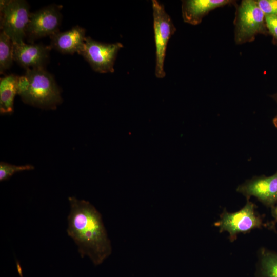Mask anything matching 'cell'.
Returning a JSON list of instances; mask_svg holds the SVG:
<instances>
[{
    "label": "cell",
    "instance_id": "1",
    "mask_svg": "<svg viewBox=\"0 0 277 277\" xmlns=\"http://www.w3.org/2000/svg\"><path fill=\"white\" fill-rule=\"evenodd\" d=\"M70 212L68 216L67 233L78 246L82 258L88 256L98 265L112 252L100 213L89 202L69 197Z\"/></svg>",
    "mask_w": 277,
    "mask_h": 277
},
{
    "label": "cell",
    "instance_id": "2",
    "mask_svg": "<svg viewBox=\"0 0 277 277\" xmlns=\"http://www.w3.org/2000/svg\"><path fill=\"white\" fill-rule=\"evenodd\" d=\"M17 94L25 103L43 109H55L62 101L54 77L45 68L27 69L19 76Z\"/></svg>",
    "mask_w": 277,
    "mask_h": 277
},
{
    "label": "cell",
    "instance_id": "3",
    "mask_svg": "<svg viewBox=\"0 0 277 277\" xmlns=\"http://www.w3.org/2000/svg\"><path fill=\"white\" fill-rule=\"evenodd\" d=\"M235 8L234 38L236 44L252 42L259 34L269 35L265 14L256 0H243Z\"/></svg>",
    "mask_w": 277,
    "mask_h": 277
},
{
    "label": "cell",
    "instance_id": "4",
    "mask_svg": "<svg viewBox=\"0 0 277 277\" xmlns=\"http://www.w3.org/2000/svg\"><path fill=\"white\" fill-rule=\"evenodd\" d=\"M256 208L250 200H247L245 205L237 211L229 212L224 208L214 226L218 228L220 233L227 232L230 241L233 242L241 233L246 234L266 226Z\"/></svg>",
    "mask_w": 277,
    "mask_h": 277
},
{
    "label": "cell",
    "instance_id": "5",
    "mask_svg": "<svg viewBox=\"0 0 277 277\" xmlns=\"http://www.w3.org/2000/svg\"><path fill=\"white\" fill-rule=\"evenodd\" d=\"M1 31L13 42H24L29 21V5L24 0L0 1Z\"/></svg>",
    "mask_w": 277,
    "mask_h": 277
},
{
    "label": "cell",
    "instance_id": "6",
    "mask_svg": "<svg viewBox=\"0 0 277 277\" xmlns=\"http://www.w3.org/2000/svg\"><path fill=\"white\" fill-rule=\"evenodd\" d=\"M152 4L156 55L155 75L162 78L166 75L164 61L167 44L176 29L164 5L156 0H153Z\"/></svg>",
    "mask_w": 277,
    "mask_h": 277
},
{
    "label": "cell",
    "instance_id": "7",
    "mask_svg": "<svg viewBox=\"0 0 277 277\" xmlns=\"http://www.w3.org/2000/svg\"><path fill=\"white\" fill-rule=\"evenodd\" d=\"M123 47V44L120 42L104 43L88 36L78 54L84 57L95 72L113 73L118 52Z\"/></svg>",
    "mask_w": 277,
    "mask_h": 277
},
{
    "label": "cell",
    "instance_id": "8",
    "mask_svg": "<svg viewBox=\"0 0 277 277\" xmlns=\"http://www.w3.org/2000/svg\"><path fill=\"white\" fill-rule=\"evenodd\" d=\"M61 8L62 6L52 4L30 13L26 30V38L29 42L33 43L36 39L50 37L59 31Z\"/></svg>",
    "mask_w": 277,
    "mask_h": 277
},
{
    "label": "cell",
    "instance_id": "9",
    "mask_svg": "<svg viewBox=\"0 0 277 277\" xmlns=\"http://www.w3.org/2000/svg\"><path fill=\"white\" fill-rule=\"evenodd\" d=\"M236 191L246 200L254 197L264 206L271 208L277 204V171L270 176H253L239 185Z\"/></svg>",
    "mask_w": 277,
    "mask_h": 277
},
{
    "label": "cell",
    "instance_id": "10",
    "mask_svg": "<svg viewBox=\"0 0 277 277\" xmlns=\"http://www.w3.org/2000/svg\"><path fill=\"white\" fill-rule=\"evenodd\" d=\"M51 48L43 44L13 43V60L26 69L45 68Z\"/></svg>",
    "mask_w": 277,
    "mask_h": 277
},
{
    "label": "cell",
    "instance_id": "11",
    "mask_svg": "<svg viewBox=\"0 0 277 277\" xmlns=\"http://www.w3.org/2000/svg\"><path fill=\"white\" fill-rule=\"evenodd\" d=\"M236 5L232 0H185L182 1V13L184 22L197 25L213 10L228 5Z\"/></svg>",
    "mask_w": 277,
    "mask_h": 277
},
{
    "label": "cell",
    "instance_id": "12",
    "mask_svg": "<svg viewBox=\"0 0 277 277\" xmlns=\"http://www.w3.org/2000/svg\"><path fill=\"white\" fill-rule=\"evenodd\" d=\"M86 30L75 26L65 32L60 31L50 36V47L63 54H78L82 50L86 36Z\"/></svg>",
    "mask_w": 277,
    "mask_h": 277
},
{
    "label": "cell",
    "instance_id": "13",
    "mask_svg": "<svg viewBox=\"0 0 277 277\" xmlns=\"http://www.w3.org/2000/svg\"><path fill=\"white\" fill-rule=\"evenodd\" d=\"M19 76L10 74L0 80V112L11 114L13 111V102L18 91Z\"/></svg>",
    "mask_w": 277,
    "mask_h": 277
},
{
    "label": "cell",
    "instance_id": "14",
    "mask_svg": "<svg viewBox=\"0 0 277 277\" xmlns=\"http://www.w3.org/2000/svg\"><path fill=\"white\" fill-rule=\"evenodd\" d=\"M257 254V276L277 277V252L262 247Z\"/></svg>",
    "mask_w": 277,
    "mask_h": 277
},
{
    "label": "cell",
    "instance_id": "15",
    "mask_svg": "<svg viewBox=\"0 0 277 277\" xmlns=\"http://www.w3.org/2000/svg\"><path fill=\"white\" fill-rule=\"evenodd\" d=\"M13 60V42L3 31L0 33V72L3 73L12 65Z\"/></svg>",
    "mask_w": 277,
    "mask_h": 277
},
{
    "label": "cell",
    "instance_id": "16",
    "mask_svg": "<svg viewBox=\"0 0 277 277\" xmlns=\"http://www.w3.org/2000/svg\"><path fill=\"white\" fill-rule=\"evenodd\" d=\"M33 169L34 166L31 165L16 166L2 162L0 163V181L8 180L16 172Z\"/></svg>",
    "mask_w": 277,
    "mask_h": 277
},
{
    "label": "cell",
    "instance_id": "17",
    "mask_svg": "<svg viewBox=\"0 0 277 277\" xmlns=\"http://www.w3.org/2000/svg\"><path fill=\"white\" fill-rule=\"evenodd\" d=\"M265 21L269 35L272 36V43L277 46V15H265Z\"/></svg>",
    "mask_w": 277,
    "mask_h": 277
},
{
    "label": "cell",
    "instance_id": "18",
    "mask_svg": "<svg viewBox=\"0 0 277 277\" xmlns=\"http://www.w3.org/2000/svg\"><path fill=\"white\" fill-rule=\"evenodd\" d=\"M265 14L277 15V0H256Z\"/></svg>",
    "mask_w": 277,
    "mask_h": 277
},
{
    "label": "cell",
    "instance_id": "19",
    "mask_svg": "<svg viewBox=\"0 0 277 277\" xmlns=\"http://www.w3.org/2000/svg\"><path fill=\"white\" fill-rule=\"evenodd\" d=\"M270 97L277 104V91L271 94ZM272 123L274 127L277 130V114L273 118Z\"/></svg>",
    "mask_w": 277,
    "mask_h": 277
},
{
    "label": "cell",
    "instance_id": "20",
    "mask_svg": "<svg viewBox=\"0 0 277 277\" xmlns=\"http://www.w3.org/2000/svg\"><path fill=\"white\" fill-rule=\"evenodd\" d=\"M271 213L274 219L273 225L277 222V204L271 208Z\"/></svg>",
    "mask_w": 277,
    "mask_h": 277
},
{
    "label": "cell",
    "instance_id": "21",
    "mask_svg": "<svg viewBox=\"0 0 277 277\" xmlns=\"http://www.w3.org/2000/svg\"><path fill=\"white\" fill-rule=\"evenodd\" d=\"M17 271H18V272L19 273V275L21 276V277H23L22 276V268L21 267V266L19 265V263H17Z\"/></svg>",
    "mask_w": 277,
    "mask_h": 277
}]
</instances>
